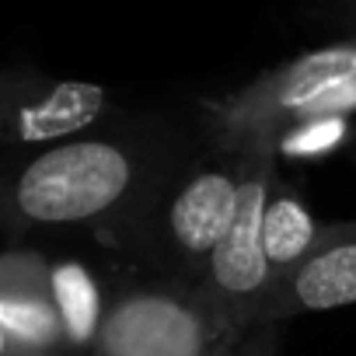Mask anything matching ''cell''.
<instances>
[{"instance_id":"obj_5","label":"cell","mask_w":356,"mask_h":356,"mask_svg":"<svg viewBox=\"0 0 356 356\" xmlns=\"http://www.w3.org/2000/svg\"><path fill=\"white\" fill-rule=\"evenodd\" d=\"M276 175H280V157L269 147L255 143L245 182H241L238 213L210 262L203 286L196 290L238 328H276L262 321V307L276 276L262 245V217H266V203H269V189Z\"/></svg>"},{"instance_id":"obj_9","label":"cell","mask_w":356,"mask_h":356,"mask_svg":"<svg viewBox=\"0 0 356 356\" xmlns=\"http://www.w3.org/2000/svg\"><path fill=\"white\" fill-rule=\"evenodd\" d=\"M49 280H53V297L67 321L70 342H74L77 356H88L91 346L98 342V332L105 325L115 286H105L84 259H70V255H60V259L53 255Z\"/></svg>"},{"instance_id":"obj_7","label":"cell","mask_w":356,"mask_h":356,"mask_svg":"<svg viewBox=\"0 0 356 356\" xmlns=\"http://www.w3.org/2000/svg\"><path fill=\"white\" fill-rule=\"evenodd\" d=\"M53 255L8 241L0 259V356H77L53 297Z\"/></svg>"},{"instance_id":"obj_1","label":"cell","mask_w":356,"mask_h":356,"mask_svg":"<svg viewBox=\"0 0 356 356\" xmlns=\"http://www.w3.org/2000/svg\"><path fill=\"white\" fill-rule=\"evenodd\" d=\"M186 136L189 133L154 122H105L102 129L8 164V241H25L39 231H95L98 238L122 245Z\"/></svg>"},{"instance_id":"obj_10","label":"cell","mask_w":356,"mask_h":356,"mask_svg":"<svg viewBox=\"0 0 356 356\" xmlns=\"http://www.w3.org/2000/svg\"><path fill=\"white\" fill-rule=\"evenodd\" d=\"M321 227L325 224L314 220V213L300 200L297 186L286 182L283 175H276L273 189H269V203H266V217H262V245H266V259H269L273 273L280 276V273L293 269L318 245Z\"/></svg>"},{"instance_id":"obj_3","label":"cell","mask_w":356,"mask_h":356,"mask_svg":"<svg viewBox=\"0 0 356 356\" xmlns=\"http://www.w3.org/2000/svg\"><path fill=\"white\" fill-rule=\"evenodd\" d=\"M88 356H280V328H238L196 290L126 280Z\"/></svg>"},{"instance_id":"obj_8","label":"cell","mask_w":356,"mask_h":356,"mask_svg":"<svg viewBox=\"0 0 356 356\" xmlns=\"http://www.w3.org/2000/svg\"><path fill=\"white\" fill-rule=\"evenodd\" d=\"M356 304V220L325 224L318 245L269 286L262 321L283 325L297 314Z\"/></svg>"},{"instance_id":"obj_4","label":"cell","mask_w":356,"mask_h":356,"mask_svg":"<svg viewBox=\"0 0 356 356\" xmlns=\"http://www.w3.org/2000/svg\"><path fill=\"white\" fill-rule=\"evenodd\" d=\"M349 112H356V39L311 49L217 102H203L200 126L241 147H273L297 122Z\"/></svg>"},{"instance_id":"obj_11","label":"cell","mask_w":356,"mask_h":356,"mask_svg":"<svg viewBox=\"0 0 356 356\" xmlns=\"http://www.w3.org/2000/svg\"><path fill=\"white\" fill-rule=\"evenodd\" d=\"M346 136H349V115H318V119L297 122L286 133H280L269 150L280 161H314V157L339 150Z\"/></svg>"},{"instance_id":"obj_2","label":"cell","mask_w":356,"mask_h":356,"mask_svg":"<svg viewBox=\"0 0 356 356\" xmlns=\"http://www.w3.org/2000/svg\"><path fill=\"white\" fill-rule=\"evenodd\" d=\"M248 161L252 147L213 136L203 126L182 140L122 238L140 255L147 276L189 290L203 286L238 213Z\"/></svg>"},{"instance_id":"obj_6","label":"cell","mask_w":356,"mask_h":356,"mask_svg":"<svg viewBox=\"0 0 356 356\" xmlns=\"http://www.w3.org/2000/svg\"><path fill=\"white\" fill-rule=\"evenodd\" d=\"M112 119H119V105L112 91L95 81L8 70L0 84V143L8 164L102 129Z\"/></svg>"}]
</instances>
